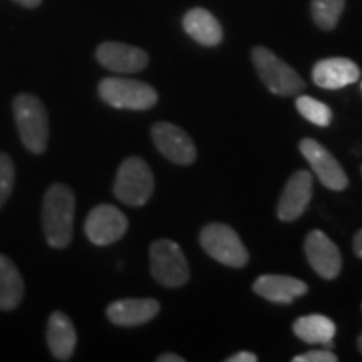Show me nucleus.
I'll use <instances>...</instances> for the list:
<instances>
[{"label": "nucleus", "instance_id": "nucleus-1", "mask_svg": "<svg viewBox=\"0 0 362 362\" xmlns=\"http://www.w3.org/2000/svg\"><path fill=\"white\" fill-rule=\"evenodd\" d=\"M76 198L69 187L54 183L44 194L42 228L52 248H66L72 240Z\"/></svg>", "mask_w": 362, "mask_h": 362}, {"label": "nucleus", "instance_id": "nucleus-2", "mask_svg": "<svg viewBox=\"0 0 362 362\" xmlns=\"http://www.w3.org/2000/svg\"><path fill=\"white\" fill-rule=\"evenodd\" d=\"M21 141L33 155H42L49 143V116L44 103L33 94H19L12 103Z\"/></svg>", "mask_w": 362, "mask_h": 362}, {"label": "nucleus", "instance_id": "nucleus-3", "mask_svg": "<svg viewBox=\"0 0 362 362\" xmlns=\"http://www.w3.org/2000/svg\"><path fill=\"white\" fill-rule=\"evenodd\" d=\"M155 189L151 168L138 156H131L121 163L115 181V194L128 206H143Z\"/></svg>", "mask_w": 362, "mask_h": 362}, {"label": "nucleus", "instance_id": "nucleus-4", "mask_svg": "<svg viewBox=\"0 0 362 362\" xmlns=\"http://www.w3.org/2000/svg\"><path fill=\"white\" fill-rule=\"evenodd\" d=\"M99 96L116 110L146 111L158 103L155 88L141 81L106 78L99 83Z\"/></svg>", "mask_w": 362, "mask_h": 362}, {"label": "nucleus", "instance_id": "nucleus-5", "mask_svg": "<svg viewBox=\"0 0 362 362\" xmlns=\"http://www.w3.org/2000/svg\"><path fill=\"white\" fill-rule=\"evenodd\" d=\"M252 61L262 83L267 86L270 93L277 94V96H293L305 88V83L300 76L267 47H262V45L253 47Z\"/></svg>", "mask_w": 362, "mask_h": 362}, {"label": "nucleus", "instance_id": "nucleus-6", "mask_svg": "<svg viewBox=\"0 0 362 362\" xmlns=\"http://www.w3.org/2000/svg\"><path fill=\"white\" fill-rule=\"evenodd\" d=\"M151 275L158 284L176 288L188 282L189 269L187 257L171 240H156L149 247Z\"/></svg>", "mask_w": 362, "mask_h": 362}, {"label": "nucleus", "instance_id": "nucleus-7", "mask_svg": "<svg viewBox=\"0 0 362 362\" xmlns=\"http://www.w3.org/2000/svg\"><path fill=\"white\" fill-rule=\"evenodd\" d=\"M200 243L205 248V252L211 259H215L220 264L235 267L247 265L248 252L242 240L228 225L223 223H210L202 230Z\"/></svg>", "mask_w": 362, "mask_h": 362}, {"label": "nucleus", "instance_id": "nucleus-8", "mask_svg": "<svg viewBox=\"0 0 362 362\" xmlns=\"http://www.w3.org/2000/svg\"><path fill=\"white\" fill-rule=\"evenodd\" d=\"M84 230L94 245L106 247L123 238L128 230V218L119 208L112 205H98L90 210L86 218Z\"/></svg>", "mask_w": 362, "mask_h": 362}, {"label": "nucleus", "instance_id": "nucleus-9", "mask_svg": "<svg viewBox=\"0 0 362 362\" xmlns=\"http://www.w3.org/2000/svg\"><path fill=\"white\" fill-rule=\"evenodd\" d=\"M300 153L309 161L310 168L314 170L317 178L320 183L334 192H342L349 185L346 171L339 165V161L325 149L322 144L317 143L315 139H302L300 141Z\"/></svg>", "mask_w": 362, "mask_h": 362}, {"label": "nucleus", "instance_id": "nucleus-10", "mask_svg": "<svg viewBox=\"0 0 362 362\" xmlns=\"http://www.w3.org/2000/svg\"><path fill=\"white\" fill-rule=\"evenodd\" d=\"M153 141L166 160L188 166L197 160V148L183 129L171 123H156L151 129Z\"/></svg>", "mask_w": 362, "mask_h": 362}, {"label": "nucleus", "instance_id": "nucleus-11", "mask_svg": "<svg viewBox=\"0 0 362 362\" xmlns=\"http://www.w3.org/2000/svg\"><path fill=\"white\" fill-rule=\"evenodd\" d=\"M305 255L317 274L324 279H336L342 269V257L336 243L320 230H314L305 238Z\"/></svg>", "mask_w": 362, "mask_h": 362}, {"label": "nucleus", "instance_id": "nucleus-12", "mask_svg": "<svg viewBox=\"0 0 362 362\" xmlns=\"http://www.w3.org/2000/svg\"><path fill=\"white\" fill-rule=\"evenodd\" d=\"M98 62L106 69L119 74L139 72L148 66V54L143 49L123 42H104L96 51Z\"/></svg>", "mask_w": 362, "mask_h": 362}, {"label": "nucleus", "instance_id": "nucleus-13", "mask_svg": "<svg viewBox=\"0 0 362 362\" xmlns=\"http://www.w3.org/2000/svg\"><path fill=\"white\" fill-rule=\"evenodd\" d=\"M312 175L300 170L291 176L279 200L277 215L282 221H293L305 211L312 200Z\"/></svg>", "mask_w": 362, "mask_h": 362}, {"label": "nucleus", "instance_id": "nucleus-14", "mask_svg": "<svg viewBox=\"0 0 362 362\" xmlns=\"http://www.w3.org/2000/svg\"><path fill=\"white\" fill-rule=\"evenodd\" d=\"M361 71L354 61L346 57L322 59L312 69V79L319 88L341 89L354 84L359 79Z\"/></svg>", "mask_w": 362, "mask_h": 362}, {"label": "nucleus", "instance_id": "nucleus-15", "mask_svg": "<svg viewBox=\"0 0 362 362\" xmlns=\"http://www.w3.org/2000/svg\"><path fill=\"white\" fill-rule=\"evenodd\" d=\"M160 312V304L155 298H123L116 300L106 309L107 319L121 327H136L153 320Z\"/></svg>", "mask_w": 362, "mask_h": 362}, {"label": "nucleus", "instance_id": "nucleus-16", "mask_svg": "<svg viewBox=\"0 0 362 362\" xmlns=\"http://www.w3.org/2000/svg\"><path fill=\"white\" fill-rule=\"evenodd\" d=\"M307 284L287 275H262L253 282V292L275 304H291L307 292Z\"/></svg>", "mask_w": 362, "mask_h": 362}, {"label": "nucleus", "instance_id": "nucleus-17", "mask_svg": "<svg viewBox=\"0 0 362 362\" xmlns=\"http://www.w3.org/2000/svg\"><path fill=\"white\" fill-rule=\"evenodd\" d=\"M78 336L64 312H52L47 322V346L54 359L69 361L74 354Z\"/></svg>", "mask_w": 362, "mask_h": 362}, {"label": "nucleus", "instance_id": "nucleus-18", "mask_svg": "<svg viewBox=\"0 0 362 362\" xmlns=\"http://www.w3.org/2000/svg\"><path fill=\"white\" fill-rule=\"evenodd\" d=\"M183 29L189 37L197 40L198 44L206 45V47H214L221 42L223 37V30H221L220 22L211 12L206 8H192L185 13L183 17Z\"/></svg>", "mask_w": 362, "mask_h": 362}, {"label": "nucleus", "instance_id": "nucleus-19", "mask_svg": "<svg viewBox=\"0 0 362 362\" xmlns=\"http://www.w3.org/2000/svg\"><path fill=\"white\" fill-rule=\"evenodd\" d=\"M24 279L6 255H0V310H13L24 298Z\"/></svg>", "mask_w": 362, "mask_h": 362}, {"label": "nucleus", "instance_id": "nucleus-20", "mask_svg": "<svg viewBox=\"0 0 362 362\" xmlns=\"http://www.w3.org/2000/svg\"><path fill=\"white\" fill-rule=\"evenodd\" d=\"M293 332L307 344H327L336 336V324L325 315H304L293 322Z\"/></svg>", "mask_w": 362, "mask_h": 362}, {"label": "nucleus", "instance_id": "nucleus-21", "mask_svg": "<svg viewBox=\"0 0 362 362\" xmlns=\"http://www.w3.org/2000/svg\"><path fill=\"white\" fill-rule=\"evenodd\" d=\"M344 7H346V0H312V19L322 30H332L336 29L341 19Z\"/></svg>", "mask_w": 362, "mask_h": 362}, {"label": "nucleus", "instance_id": "nucleus-22", "mask_svg": "<svg viewBox=\"0 0 362 362\" xmlns=\"http://www.w3.org/2000/svg\"><path fill=\"white\" fill-rule=\"evenodd\" d=\"M296 107L307 121L319 126V128H325L332 121V111H330L327 104L317 101V99L310 96H298L296 101Z\"/></svg>", "mask_w": 362, "mask_h": 362}, {"label": "nucleus", "instance_id": "nucleus-23", "mask_svg": "<svg viewBox=\"0 0 362 362\" xmlns=\"http://www.w3.org/2000/svg\"><path fill=\"white\" fill-rule=\"evenodd\" d=\"M16 180V166L7 153H0V208L6 205L11 197Z\"/></svg>", "mask_w": 362, "mask_h": 362}, {"label": "nucleus", "instance_id": "nucleus-24", "mask_svg": "<svg viewBox=\"0 0 362 362\" xmlns=\"http://www.w3.org/2000/svg\"><path fill=\"white\" fill-rule=\"evenodd\" d=\"M293 362H337V356L330 351H310L305 354L296 356Z\"/></svg>", "mask_w": 362, "mask_h": 362}, {"label": "nucleus", "instance_id": "nucleus-25", "mask_svg": "<svg viewBox=\"0 0 362 362\" xmlns=\"http://www.w3.org/2000/svg\"><path fill=\"white\" fill-rule=\"evenodd\" d=\"M259 361V357L255 354H252V352H238V354L235 356H230L226 362H257Z\"/></svg>", "mask_w": 362, "mask_h": 362}, {"label": "nucleus", "instance_id": "nucleus-26", "mask_svg": "<svg viewBox=\"0 0 362 362\" xmlns=\"http://www.w3.org/2000/svg\"><path fill=\"white\" fill-rule=\"evenodd\" d=\"M158 362H185V359L178 354H171V352H168V354H163L156 359Z\"/></svg>", "mask_w": 362, "mask_h": 362}, {"label": "nucleus", "instance_id": "nucleus-27", "mask_svg": "<svg viewBox=\"0 0 362 362\" xmlns=\"http://www.w3.org/2000/svg\"><path fill=\"white\" fill-rule=\"evenodd\" d=\"M354 252L359 259H362V230H359L354 237Z\"/></svg>", "mask_w": 362, "mask_h": 362}, {"label": "nucleus", "instance_id": "nucleus-28", "mask_svg": "<svg viewBox=\"0 0 362 362\" xmlns=\"http://www.w3.org/2000/svg\"><path fill=\"white\" fill-rule=\"evenodd\" d=\"M16 4H19L22 7H27V8H35L39 7L40 4H42V0H13Z\"/></svg>", "mask_w": 362, "mask_h": 362}, {"label": "nucleus", "instance_id": "nucleus-29", "mask_svg": "<svg viewBox=\"0 0 362 362\" xmlns=\"http://www.w3.org/2000/svg\"><path fill=\"white\" fill-rule=\"evenodd\" d=\"M357 346H359V351L362 352V334L359 336V341H357Z\"/></svg>", "mask_w": 362, "mask_h": 362}]
</instances>
